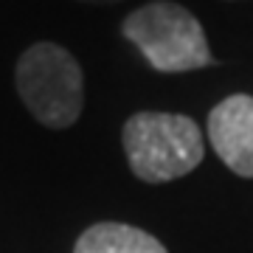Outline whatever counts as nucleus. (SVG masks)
Masks as SVG:
<instances>
[{
  "label": "nucleus",
  "instance_id": "1",
  "mask_svg": "<svg viewBox=\"0 0 253 253\" xmlns=\"http://www.w3.org/2000/svg\"><path fill=\"white\" fill-rule=\"evenodd\" d=\"M121 141L129 169L144 183L177 180L194 172L206 155L200 126L180 113H135L126 118Z\"/></svg>",
  "mask_w": 253,
  "mask_h": 253
},
{
  "label": "nucleus",
  "instance_id": "2",
  "mask_svg": "<svg viewBox=\"0 0 253 253\" xmlns=\"http://www.w3.org/2000/svg\"><path fill=\"white\" fill-rule=\"evenodd\" d=\"M17 93L28 113L48 129L76 124L84 107L82 65L56 42H34L17 59Z\"/></svg>",
  "mask_w": 253,
  "mask_h": 253
},
{
  "label": "nucleus",
  "instance_id": "3",
  "mask_svg": "<svg viewBox=\"0 0 253 253\" xmlns=\"http://www.w3.org/2000/svg\"><path fill=\"white\" fill-rule=\"evenodd\" d=\"M121 34L161 73H186L214 65L200 20L172 0H155L126 14Z\"/></svg>",
  "mask_w": 253,
  "mask_h": 253
},
{
  "label": "nucleus",
  "instance_id": "4",
  "mask_svg": "<svg viewBox=\"0 0 253 253\" xmlns=\"http://www.w3.org/2000/svg\"><path fill=\"white\" fill-rule=\"evenodd\" d=\"M208 141L239 177H253V96H228L208 116Z\"/></svg>",
  "mask_w": 253,
  "mask_h": 253
},
{
  "label": "nucleus",
  "instance_id": "5",
  "mask_svg": "<svg viewBox=\"0 0 253 253\" xmlns=\"http://www.w3.org/2000/svg\"><path fill=\"white\" fill-rule=\"evenodd\" d=\"M73 253H169L152 234L126 222H96L76 239Z\"/></svg>",
  "mask_w": 253,
  "mask_h": 253
},
{
  "label": "nucleus",
  "instance_id": "6",
  "mask_svg": "<svg viewBox=\"0 0 253 253\" xmlns=\"http://www.w3.org/2000/svg\"><path fill=\"white\" fill-rule=\"evenodd\" d=\"M79 3H90V6H110V3H121V0H79Z\"/></svg>",
  "mask_w": 253,
  "mask_h": 253
}]
</instances>
